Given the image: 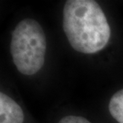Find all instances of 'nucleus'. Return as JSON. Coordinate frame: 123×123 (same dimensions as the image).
<instances>
[{"instance_id": "f257e3e1", "label": "nucleus", "mask_w": 123, "mask_h": 123, "mask_svg": "<svg viewBox=\"0 0 123 123\" xmlns=\"http://www.w3.org/2000/svg\"><path fill=\"white\" fill-rule=\"evenodd\" d=\"M62 28L74 50L91 55L104 49L111 30L103 10L93 0H68L62 11Z\"/></svg>"}, {"instance_id": "f03ea898", "label": "nucleus", "mask_w": 123, "mask_h": 123, "mask_svg": "<svg viewBox=\"0 0 123 123\" xmlns=\"http://www.w3.org/2000/svg\"><path fill=\"white\" fill-rule=\"evenodd\" d=\"M10 50L16 69L24 75H34L45 62L46 38L42 26L33 18L20 21L12 32Z\"/></svg>"}, {"instance_id": "7ed1b4c3", "label": "nucleus", "mask_w": 123, "mask_h": 123, "mask_svg": "<svg viewBox=\"0 0 123 123\" xmlns=\"http://www.w3.org/2000/svg\"><path fill=\"white\" fill-rule=\"evenodd\" d=\"M21 106L6 93H0V123H23Z\"/></svg>"}, {"instance_id": "20e7f679", "label": "nucleus", "mask_w": 123, "mask_h": 123, "mask_svg": "<svg viewBox=\"0 0 123 123\" xmlns=\"http://www.w3.org/2000/svg\"><path fill=\"white\" fill-rule=\"evenodd\" d=\"M109 111L118 123H123V89L112 96L109 102Z\"/></svg>"}, {"instance_id": "39448f33", "label": "nucleus", "mask_w": 123, "mask_h": 123, "mask_svg": "<svg viewBox=\"0 0 123 123\" xmlns=\"http://www.w3.org/2000/svg\"><path fill=\"white\" fill-rule=\"evenodd\" d=\"M58 123H91V122L83 117L69 115V116L63 117L62 118H61Z\"/></svg>"}]
</instances>
